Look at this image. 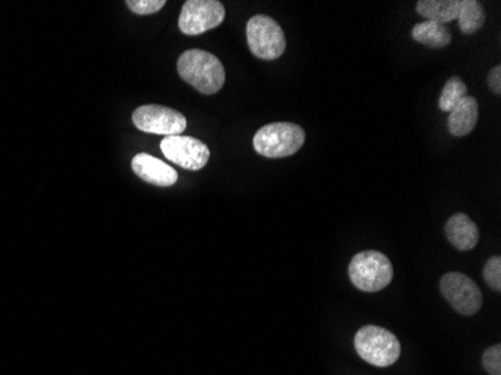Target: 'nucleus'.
I'll return each mask as SVG.
<instances>
[{"label":"nucleus","instance_id":"nucleus-12","mask_svg":"<svg viewBox=\"0 0 501 375\" xmlns=\"http://www.w3.org/2000/svg\"><path fill=\"white\" fill-rule=\"evenodd\" d=\"M479 120V104L476 98L466 96L449 114L447 128L453 137H466L472 133Z\"/></svg>","mask_w":501,"mask_h":375},{"label":"nucleus","instance_id":"nucleus-16","mask_svg":"<svg viewBox=\"0 0 501 375\" xmlns=\"http://www.w3.org/2000/svg\"><path fill=\"white\" fill-rule=\"evenodd\" d=\"M466 96H468L466 83L459 77H452L444 84V89L438 101V107L442 111L451 113Z\"/></svg>","mask_w":501,"mask_h":375},{"label":"nucleus","instance_id":"nucleus-1","mask_svg":"<svg viewBox=\"0 0 501 375\" xmlns=\"http://www.w3.org/2000/svg\"><path fill=\"white\" fill-rule=\"evenodd\" d=\"M181 79L204 95H213L226 83V70L217 56L203 50H188L177 60Z\"/></svg>","mask_w":501,"mask_h":375},{"label":"nucleus","instance_id":"nucleus-2","mask_svg":"<svg viewBox=\"0 0 501 375\" xmlns=\"http://www.w3.org/2000/svg\"><path fill=\"white\" fill-rule=\"evenodd\" d=\"M354 348L369 365L388 368L397 364L401 356V344L392 332L384 327H360L354 336Z\"/></svg>","mask_w":501,"mask_h":375},{"label":"nucleus","instance_id":"nucleus-4","mask_svg":"<svg viewBox=\"0 0 501 375\" xmlns=\"http://www.w3.org/2000/svg\"><path fill=\"white\" fill-rule=\"evenodd\" d=\"M305 137V131L299 125L276 122L257 131L254 149L266 158H285L304 146Z\"/></svg>","mask_w":501,"mask_h":375},{"label":"nucleus","instance_id":"nucleus-9","mask_svg":"<svg viewBox=\"0 0 501 375\" xmlns=\"http://www.w3.org/2000/svg\"><path fill=\"white\" fill-rule=\"evenodd\" d=\"M164 157L185 170H202L209 161L211 150L206 144L188 135H172L161 142Z\"/></svg>","mask_w":501,"mask_h":375},{"label":"nucleus","instance_id":"nucleus-10","mask_svg":"<svg viewBox=\"0 0 501 375\" xmlns=\"http://www.w3.org/2000/svg\"><path fill=\"white\" fill-rule=\"evenodd\" d=\"M134 173L144 182L157 187H172L177 182V172L167 163L149 153H138L131 163Z\"/></svg>","mask_w":501,"mask_h":375},{"label":"nucleus","instance_id":"nucleus-7","mask_svg":"<svg viewBox=\"0 0 501 375\" xmlns=\"http://www.w3.org/2000/svg\"><path fill=\"white\" fill-rule=\"evenodd\" d=\"M133 122L143 133L158 135H182L187 129V118L176 110L164 105H142L133 113Z\"/></svg>","mask_w":501,"mask_h":375},{"label":"nucleus","instance_id":"nucleus-14","mask_svg":"<svg viewBox=\"0 0 501 375\" xmlns=\"http://www.w3.org/2000/svg\"><path fill=\"white\" fill-rule=\"evenodd\" d=\"M413 40L419 44L427 45L431 49H443L451 44L452 34L447 29L446 25L435 23V21L425 20L418 23L412 30Z\"/></svg>","mask_w":501,"mask_h":375},{"label":"nucleus","instance_id":"nucleus-8","mask_svg":"<svg viewBox=\"0 0 501 375\" xmlns=\"http://www.w3.org/2000/svg\"><path fill=\"white\" fill-rule=\"evenodd\" d=\"M226 19V8L218 0H188L179 17V29L185 35H200L215 29Z\"/></svg>","mask_w":501,"mask_h":375},{"label":"nucleus","instance_id":"nucleus-17","mask_svg":"<svg viewBox=\"0 0 501 375\" xmlns=\"http://www.w3.org/2000/svg\"><path fill=\"white\" fill-rule=\"evenodd\" d=\"M483 278H485V282L489 288L497 293L501 292V257L496 256V257H491L485 263Z\"/></svg>","mask_w":501,"mask_h":375},{"label":"nucleus","instance_id":"nucleus-3","mask_svg":"<svg viewBox=\"0 0 501 375\" xmlns=\"http://www.w3.org/2000/svg\"><path fill=\"white\" fill-rule=\"evenodd\" d=\"M349 277L360 292L377 293L392 281V263L383 252H359L350 263Z\"/></svg>","mask_w":501,"mask_h":375},{"label":"nucleus","instance_id":"nucleus-11","mask_svg":"<svg viewBox=\"0 0 501 375\" xmlns=\"http://www.w3.org/2000/svg\"><path fill=\"white\" fill-rule=\"evenodd\" d=\"M447 241L459 251H470L479 243V227L466 213H455L444 227Z\"/></svg>","mask_w":501,"mask_h":375},{"label":"nucleus","instance_id":"nucleus-19","mask_svg":"<svg viewBox=\"0 0 501 375\" xmlns=\"http://www.w3.org/2000/svg\"><path fill=\"white\" fill-rule=\"evenodd\" d=\"M166 0H128L127 5L134 14L150 15L155 14L159 10H163L166 6Z\"/></svg>","mask_w":501,"mask_h":375},{"label":"nucleus","instance_id":"nucleus-6","mask_svg":"<svg viewBox=\"0 0 501 375\" xmlns=\"http://www.w3.org/2000/svg\"><path fill=\"white\" fill-rule=\"evenodd\" d=\"M440 292L461 316H474L481 311L483 296L472 278L459 272H449L440 279Z\"/></svg>","mask_w":501,"mask_h":375},{"label":"nucleus","instance_id":"nucleus-13","mask_svg":"<svg viewBox=\"0 0 501 375\" xmlns=\"http://www.w3.org/2000/svg\"><path fill=\"white\" fill-rule=\"evenodd\" d=\"M461 0H420L416 11L427 20L446 25L449 21L457 20Z\"/></svg>","mask_w":501,"mask_h":375},{"label":"nucleus","instance_id":"nucleus-18","mask_svg":"<svg viewBox=\"0 0 501 375\" xmlns=\"http://www.w3.org/2000/svg\"><path fill=\"white\" fill-rule=\"evenodd\" d=\"M483 368L489 375H501V346L488 347L483 356H482Z\"/></svg>","mask_w":501,"mask_h":375},{"label":"nucleus","instance_id":"nucleus-5","mask_svg":"<svg viewBox=\"0 0 501 375\" xmlns=\"http://www.w3.org/2000/svg\"><path fill=\"white\" fill-rule=\"evenodd\" d=\"M246 40L250 53L263 60L278 59L287 47V41L281 26L267 15H256L248 21Z\"/></svg>","mask_w":501,"mask_h":375},{"label":"nucleus","instance_id":"nucleus-15","mask_svg":"<svg viewBox=\"0 0 501 375\" xmlns=\"http://www.w3.org/2000/svg\"><path fill=\"white\" fill-rule=\"evenodd\" d=\"M458 23L462 34L472 35L485 25V11L481 2L476 0H461L459 12H458Z\"/></svg>","mask_w":501,"mask_h":375},{"label":"nucleus","instance_id":"nucleus-20","mask_svg":"<svg viewBox=\"0 0 501 375\" xmlns=\"http://www.w3.org/2000/svg\"><path fill=\"white\" fill-rule=\"evenodd\" d=\"M488 86L494 94H501V66L497 65L496 68H492L488 74Z\"/></svg>","mask_w":501,"mask_h":375}]
</instances>
